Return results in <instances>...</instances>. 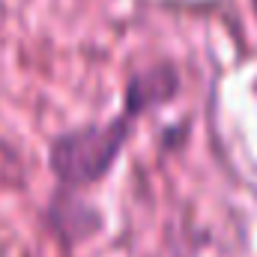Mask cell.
Returning a JSON list of instances; mask_svg holds the SVG:
<instances>
[{"label": "cell", "instance_id": "obj_2", "mask_svg": "<svg viewBox=\"0 0 257 257\" xmlns=\"http://www.w3.org/2000/svg\"><path fill=\"white\" fill-rule=\"evenodd\" d=\"M42 224L51 233V239L69 254L105 230V215L93 200L84 197V192L54 186V192L42 209Z\"/></svg>", "mask_w": 257, "mask_h": 257}, {"label": "cell", "instance_id": "obj_3", "mask_svg": "<svg viewBox=\"0 0 257 257\" xmlns=\"http://www.w3.org/2000/svg\"><path fill=\"white\" fill-rule=\"evenodd\" d=\"M180 96V72L174 63H156L132 72L123 90V105L138 117H147Z\"/></svg>", "mask_w": 257, "mask_h": 257}, {"label": "cell", "instance_id": "obj_1", "mask_svg": "<svg viewBox=\"0 0 257 257\" xmlns=\"http://www.w3.org/2000/svg\"><path fill=\"white\" fill-rule=\"evenodd\" d=\"M138 114L126 105L105 123H81L57 132L45 147V165L57 186L87 192L111 177L138 126Z\"/></svg>", "mask_w": 257, "mask_h": 257}, {"label": "cell", "instance_id": "obj_4", "mask_svg": "<svg viewBox=\"0 0 257 257\" xmlns=\"http://www.w3.org/2000/svg\"><path fill=\"white\" fill-rule=\"evenodd\" d=\"M251 9H254V15H257V0H251Z\"/></svg>", "mask_w": 257, "mask_h": 257}]
</instances>
